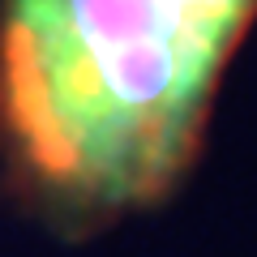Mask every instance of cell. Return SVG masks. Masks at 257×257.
I'll use <instances>...</instances> for the list:
<instances>
[{"instance_id": "obj_1", "label": "cell", "mask_w": 257, "mask_h": 257, "mask_svg": "<svg viewBox=\"0 0 257 257\" xmlns=\"http://www.w3.org/2000/svg\"><path fill=\"white\" fill-rule=\"evenodd\" d=\"M257 0H0V138L60 210L150 206L189 172Z\"/></svg>"}]
</instances>
